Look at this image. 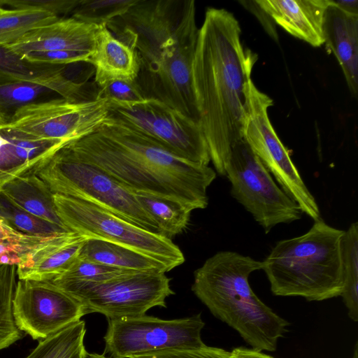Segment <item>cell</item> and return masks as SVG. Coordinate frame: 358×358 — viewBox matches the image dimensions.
<instances>
[{
	"label": "cell",
	"mask_w": 358,
	"mask_h": 358,
	"mask_svg": "<svg viewBox=\"0 0 358 358\" xmlns=\"http://www.w3.org/2000/svg\"><path fill=\"white\" fill-rule=\"evenodd\" d=\"M106 27L135 50L136 82L145 99L162 101L199 124L192 84L199 34L195 1L137 0Z\"/></svg>",
	"instance_id": "6da1fadb"
},
{
	"label": "cell",
	"mask_w": 358,
	"mask_h": 358,
	"mask_svg": "<svg viewBox=\"0 0 358 358\" xmlns=\"http://www.w3.org/2000/svg\"><path fill=\"white\" fill-rule=\"evenodd\" d=\"M238 21L224 8H208L192 63L199 124L215 171L225 176L233 145L243 138L246 85L257 55L244 49Z\"/></svg>",
	"instance_id": "7a4b0ae2"
},
{
	"label": "cell",
	"mask_w": 358,
	"mask_h": 358,
	"mask_svg": "<svg viewBox=\"0 0 358 358\" xmlns=\"http://www.w3.org/2000/svg\"><path fill=\"white\" fill-rule=\"evenodd\" d=\"M64 145L133 192L170 199L192 210L208 204L207 189L216 178L211 167L182 159L108 116L96 131Z\"/></svg>",
	"instance_id": "3957f363"
},
{
	"label": "cell",
	"mask_w": 358,
	"mask_h": 358,
	"mask_svg": "<svg viewBox=\"0 0 358 358\" xmlns=\"http://www.w3.org/2000/svg\"><path fill=\"white\" fill-rule=\"evenodd\" d=\"M262 262L233 251H220L194 272L192 290L211 313L236 330L252 348L273 352L289 323L254 293L250 275Z\"/></svg>",
	"instance_id": "277c9868"
},
{
	"label": "cell",
	"mask_w": 358,
	"mask_h": 358,
	"mask_svg": "<svg viewBox=\"0 0 358 358\" xmlns=\"http://www.w3.org/2000/svg\"><path fill=\"white\" fill-rule=\"evenodd\" d=\"M344 233L320 218L304 234L277 242L262 262L272 293L309 301L340 296Z\"/></svg>",
	"instance_id": "5b68a950"
},
{
	"label": "cell",
	"mask_w": 358,
	"mask_h": 358,
	"mask_svg": "<svg viewBox=\"0 0 358 358\" xmlns=\"http://www.w3.org/2000/svg\"><path fill=\"white\" fill-rule=\"evenodd\" d=\"M64 144L58 145L31 170L53 194L87 201L143 229L159 233L134 192L99 167L76 156Z\"/></svg>",
	"instance_id": "8992f818"
},
{
	"label": "cell",
	"mask_w": 358,
	"mask_h": 358,
	"mask_svg": "<svg viewBox=\"0 0 358 358\" xmlns=\"http://www.w3.org/2000/svg\"><path fill=\"white\" fill-rule=\"evenodd\" d=\"M57 213L71 232L120 244L164 264L169 271L182 264L184 255L171 238L143 229L93 203L53 194Z\"/></svg>",
	"instance_id": "52a82bcc"
},
{
	"label": "cell",
	"mask_w": 358,
	"mask_h": 358,
	"mask_svg": "<svg viewBox=\"0 0 358 358\" xmlns=\"http://www.w3.org/2000/svg\"><path fill=\"white\" fill-rule=\"evenodd\" d=\"M162 272H132L99 282L52 280L84 307L86 314L101 313L108 320L145 315L155 306L166 307L174 292Z\"/></svg>",
	"instance_id": "ba28073f"
},
{
	"label": "cell",
	"mask_w": 358,
	"mask_h": 358,
	"mask_svg": "<svg viewBox=\"0 0 358 358\" xmlns=\"http://www.w3.org/2000/svg\"><path fill=\"white\" fill-rule=\"evenodd\" d=\"M108 101V117L182 159L208 166L209 150L199 123L153 99L134 103Z\"/></svg>",
	"instance_id": "9c48e42d"
},
{
	"label": "cell",
	"mask_w": 358,
	"mask_h": 358,
	"mask_svg": "<svg viewBox=\"0 0 358 358\" xmlns=\"http://www.w3.org/2000/svg\"><path fill=\"white\" fill-rule=\"evenodd\" d=\"M225 173L231 183V196L266 233L279 224L301 218L299 205L275 182L243 138L233 145Z\"/></svg>",
	"instance_id": "30bf717a"
},
{
	"label": "cell",
	"mask_w": 358,
	"mask_h": 358,
	"mask_svg": "<svg viewBox=\"0 0 358 358\" xmlns=\"http://www.w3.org/2000/svg\"><path fill=\"white\" fill-rule=\"evenodd\" d=\"M108 113V101H76L64 98L16 108L0 131L27 139L66 143L96 131Z\"/></svg>",
	"instance_id": "8fae6325"
},
{
	"label": "cell",
	"mask_w": 358,
	"mask_h": 358,
	"mask_svg": "<svg viewBox=\"0 0 358 358\" xmlns=\"http://www.w3.org/2000/svg\"><path fill=\"white\" fill-rule=\"evenodd\" d=\"M273 104L272 99L260 91L250 78L246 85L243 138L302 213L314 221L319 220L318 204L270 121L268 110Z\"/></svg>",
	"instance_id": "7c38bea8"
},
{
	"label": "cell",
	"mask_w": 358,
	"mask_h": 358,
	"mask_svg": "<svg viewBox=\"0 0 358 358\" xmlns=\"http://www.w3.org/2000/svg\"><path fill=\"white\" fill-rule=\"evenodd\" d=\"M204 326L200 313L173 320L146 315L108 320L105 352L112 358H131L168 349L202 347Z\"/></svg>",
	"instance_id": "4fadbf2b"
},
{
	"label": "cell",
	"mask_w": 358,
	"mask_h": 358,
	"mask_svg": "<svg viewBox=\"0 0 358 358\" xmlns=\"http://www.w3.org/2000/svg\"><path fill=\"white\" fill-rule=\"evenodd\" d=\"M14 322L34 340H43L80 320L81 303L50 281L17 280L12 301Z\"/></svg>",
	"instance_id": "5bb4252c"
},
{
	"label": "cell",
	"mask_w": 358,
	"mask_h": 358,
	"mask_svg": "<svg viewBox=\"0 0 358 358\" xmlns=\"http://www.w3.org/2000/svg\"><path fill=\"white\" fill-rule=\"evenodd\" d=\"M64 66H57L49 72L28 80L0 85V107L17 108L34 103L40 96L52 92L71 101L96 99L98 87L95 83L78 82L68 78L64 73Z\"/></svg>",
	"instance_id": "9a60e30c"
},
{
	"label": "cell",
	"mask_w": 358,
	"mask_h": 358,
	"mask_svg": "<svg viewBox=\"0 0 358 358\" xmlns=\"http://www.w3.org/2000/svg\"><path fill=\"white\" fill-rule=\"evenodd\" d=\"M99 27L72 17H63L28 32L17 41L5 47L19 57L31 52L47 50H76L92 53Z\"/></svg>",
	"instance_id": "2e32d148"
},
{
	"label": "cell",
	"mask_w": 358,
	"mask_h": 358,
	"mask_svg": "<svg viewBox=\"0 0 358 358\" xmlns=\"http://www.w3.org/2000/svg\"><path fill=\"white\" fill-rule=\"evenodd\" d=\"M255 3L291 35L313 47L324 43L323 22L329 0H260Z\"/></svg>",
	"instance_id": "e0dca14e"
},
{
	"label": "cell",
	"mask_w": 358,
	"mask_h": 358,
	"mask_svg": "<svg viewBox=\"0 0 358 358\" xmlns=\"http://www.w3.org/2000/svg\"><path fill=\"white\" fill-rule=\"evenodd\" d=\"M85 238L67 232L43 241L27 253L17 266L18 279L52 280L76 260Z\"/></svg>",
	"instance_id": "ac0fdd59"
},
{
	"label": "cell",
	"mask_w": 358,
	"mask_h": 358,
	"mask_svg": "<svg viewBox=\"0 0 358 358\" xmlns=\"http://www.w3.org/2000/svg\"><path fill=\"white\" fill-rule=\"evenodd\" d=\"M323 22L324 43L337 59L353 96L358 90V16L349 15L331 0Z\"/></svg>",
	"instance_id": "d6986e66"
},
{
	"label": "cell",
	"mask_w": 358,
	"mask_h": 358,
	"mask_svg": "<svg viewBox=\"0 0 358 358\" xmlns=\"http://www.w3.org/2000/svg\"><path fill=\"white\" fill-rule=\"evenodd\" d=\"M90 64L98 87L115 79L136 80L139 71L135 50L115 37L106 25L99 27Z\"/></svg>",
	"instance_id": "ffe728a7"
},
{
	"label": "cell",
	"mask_w": 358,
	"mask_h": 358,
	"mask_svg": "<svg viewBox=\"0 0 358 358\" xmlns=\"http://www.w3.org/2000/svg\"><path fill=\"white\" fill-rule=\"evenodd\" d=\"M0 191L28 213L69 231L57 213L53 193L31 170L3 185Z\"/></svg>",
	"instance_id": "44dd1931"
},
{
	"label": "cell",
	"mask_w": 358,
	"mask_h": 358,
	"mask_svg": "<svg viewBox=\"0 0 358 358\" xmlns=\"http://www.w3.org/2000/svg\"><path fill=\"white\" fill-rule=\"evenodd\" d=\"M60 144L32 141L0 131V188L31 170Z\"/></svg>",
	"instance_id": "7402d4cb"
},
{
	"label": "cell",
	"mask_w": 358,
	"mask_h": 358,
	"mask_svg": "<svg viewBox=\"0 0 358 358\" xmlns=\"http://www.w3.org/2000/svg\"><path fill=\"white\" fill-rule=\"evenodd\" d=\"M79 257L109 266L139 272L169 271L160 262L135 250L112 242L86 238Z\"/></svg>",
	"instance_id": "603a6c76"
},
{
	"label": "cell",
	"mask_w": 358,
	"mask_h": 358,
	"mask_svg": "<svg viewBox=\"0 0 358 358\" xmlns=\"http://www.w3.org/2000/svg\"><path fill=\"white\" fill-rule=\"evenodd\" d=\"M136 198L158 227L159 234L169 238L182 233L188 226L192 211L182 203L144 192H134Z\"/></svg>",
	"instance_id": "cb8c5ba5"
},
{
	"label": "cell",
	"mask_w": 358,
	"mask_h": 358,
	"mask_svg": "<svg viewBox=\"0 0 358 358\" xmlns=\"http://www.w3.org/2000/svg\"><path fill=\"white\" fill-rule=\"evenodd\" d=\"M343 287L340 296L349 317L358 321V222L345 231L342 243Z\"/></svg>",
	"instance_id": "d4e9b609"
},
{
	"label": "cell",
	"mask_w": 358,
	"mask_h": 358,
	"mask_svg": "<svg viewBox=\"0 0 358 358\" xmlns=\"http://www.w3.org/2000/svg\"><path fill=\"white\" fill-rule=\"evenodd\" d=\"M62 17L40 9H9L8 12L0 15V45H10L28 32Z\"/></svg>",
	"instance_id": "484cf974"
},
{
	"label": "cell",
	"mask_w": 358,
	"mask_h": 358,
	"mask_svg": "<svg viewBox=\"0 0 358 358\" xmlns=\"http://www.w3.org/2000/svg\"><path fill=\"white\" fill-rule=\"evenodd\" d=\"M0 220L15 232L27 236L48 238L71 232L28 213L1 191Z\"/></svg>",
	"instance_id": "4316f807"
},
{
	"label": "cell",
	"mask_w": 358,
	"mask_h": 358,
	"mask_svg": "<svg viewBox=\"0 0 358 358\" xmlns=\"http://www.w3.org/2000/svg\"><path fill=\"white\" fill-rule=\"evenodd\" d=\"M18 278L17 266L0 265V350L22 338L12 312V301Z\"/></svg>",
	"instance_id": "83f0119b"
},
{
	"label": "cell",
	"mask_w": 358,
	"mask_h": 358,
	"mask_svg": "<svg viewBox=\"0 0 358 358\" xmlns=\"http://www.w3.org/2000/svg\"><path fill=\"white\" fill-rule=\"evenodd\" d=\"M137 0H80L71 17L96 26L107 25L126 13Z\"/></svg>",
	"instance_id": "f1b7e54d"
},
{
	"label": "cell",
	"mask_w": 358,
	"mask_h": 358,
	"mask_svg": "<svg viewBox=\"0 0 358 358\" xmlns=\"http://www.w3.org/2000/svg\"><path fill=\"white\" fill-rule=\"evenodd\" d=\"M56 66L28 63L0 45V85L28 80L49 72Z\"/></svg>",
	"instance_id": "f546056e"
},
{
	"label": "cell",
	"mask_w": 358,
	"mask_h": 358,
	"mask_svg": "<svg viewBox=\"0 0 358 358\" xmlns=\"http://www.w3.org/2000/svg\"><path fill=\"white\" fill-rule=\"evenodd\" d=\"M132 272L136 271L109 266L78 257L66 271L52 280L99 282Z\"/></svg>",
	"instance_id": "4dcf8cb0"
},
{
	"label": "cell",
	"mask_w": 358,
	"mask_h": 358,
	"mask_svg": "<svg viewBox=\"0 0 358 358\" xmlns=\"http://www.w3.org/2000/svg\"><path fill=\"white\" fill-rule=\"evenodd\" d=\"M49 238L27 236L18 233L0 238V265L17 266L27 253Z\"/></svg>",
	"instance_id": "1f68e13d"
},
{
	"label": "cell",
	"mask_w": 358,
	"mask_h": 358,
	"mask_svg": "<svg viewBox=\"0 0 358 358\" xmlns=\"http://www.w3.org/2000/svg\"><path fill=\"white\" fill-rule=\"evenodd\" d=\"M92 52L76 50H47L25 53L20 57L37 65L64 66L71 64L90 63Z\"/></svg>",
	"instance_id": "d6a6232c"
},
{
	"label": "cell",
	"mask_w": 358,
	"mask_h": 358,
	"mask_svg": "<svg viewBox=\"0 0 358 358\" xmlns=\"http://www.w3.org/2000/svg\"><path fill=\"white\" fill-rule=\"evenodd\" d=\"M85 322L79 320L66 328L65 336L51 358H86Z\"/></svg>",
	"instance_id": "836d02e7"
},
{
	"label": "cell",
	"mask_w": 358,
	"mask_h": 358,
	"mask_svg": "<svg viewBox=\"0 0 358 358\" xmlns=\"http://www.w3.org/2000/svg\"><path fill=\"white\" fill-rule=\"evenodd\" d=\"M97 98L134 103L145 99L136 80L115 79L98 87Z\"/></svg>",
	"instance_id": "e575fe53"
},
{
	"label": "cell",
	"mask_w": 358,
	"mask_h": 358,
	"mask_svg": "<svg viewBox=\"0 0 358 358\" xmlns=\"http://www.w3.org/2000/svg\"><path fill=\"white\" fill-rule=\"evenodd\" d=\"M80 0H0V6L12 9L34 8L46 10L62 17L73 12Z\"/></svg>",
	"instance_id": "d590c367"
},
{
	"label": "cell",
	"mask_w": 358,
	"mask_h": 358,
	"mask_svg": "<svg viewBox=\"0 0 358 358\" xmlns=\"http://www.w3.org/2000/svg\"><path fill=\"white\" fill-rule=\"evenodd\" d=\"M131 358H230V352L204 345L199 348H180L161 350Z\"/></svg>",
	"instance_id": "8d00e7d4"
},
{
	"label": "cell",
	"mask_w": 358,
	"mask_h": 358,
	"mask_svg": "<svg viewBox=\"0 0 358 358\" xmlns=\"http://www.w3.org/2000/svg\"><path fill=\"white\" fill-rule=\"evenodd\" d=\"M66 328L39 341L36 348L25 358H51L65 336Z\"/></svg>",
	"instance_id": "74e56055"
},
{
	"label": "cell",
	"mask_w": 358,
	"mask_h": 358,
	"mask_svg": "<svg viewBox=\"0 0 358 358\" xmlns=\"http://www.w3.org/2000/svg\"><path fill=\"white\" fill-rule=\"evenodd\" d=\"M262 352L253 348L239 347L234 348L230 352V358H274Z\"/></svg>",
	"instance_id": "f35d334b"
},
{
	"label": "cell",
	"mask_w": 358,
	"mask_h": 358,
	"mask_svg": "<svg viewBox=\"0 0 358 358\" xmlns=\"http://www.w3.org/2000/svg\"><path fill=\"white\" fill-rule=\"evenodd\" d=\"M331 1L342 11L349 15L358 16L357 0H331Z\"/></svg>",
	"instance_id": "ab89813d"
},
{
	"label": "cell",
	"mask_w": 358,
	"mask_h": 358,
	"mask_svg": "<svg viewBox=\"0 0 358 358\" xmlns=\"http://www.w3.org/2000/svg\"><path fill=\"white\" fill-rule=\"evenodd\" d=\"M86 358H112V357H106L103 354V355H99V354H97V353H92V354L88 353V355H87Z\"/></svg>",
	"instance_id": "60d3db41"
},
{
	"label": "cell",
	"mask_w": 358,
	"mask_h": 358,
	"mask_svg": "<svg viewBox=\"0 0 358 358\" xmlns=\"http://www.w3.org/2000/svg\"><path fill=\"white\" fill-rule=\"evenodd\" d=\"M7 121L5 115L0 110V127L5 124Z\"/></svg>",
	"instance_id": "b9f144b4"
},
{
	"label": "cell",
	"mask_w": 358,
	"mask_h": 358,
	"mask_svg": "<svg viewBox=\"0 0 358 358\" xmlns=\"http://www.w3.org/2000/svg\"><path fill=\"white\" fill-rule=\"evenodd\" d=\"M352 358H358V343L356 342Z\"/></svg>",
	"instance_id": "7bdbcfd3"
},
{
	"label": "cell",
	"mask_w": 358,
	"mask_h": 358,
	"mask_svg": "<svg viewBox=\"0 0 358 358\" xmlns=\"http://www.w3.org/2000/svg\"><path fill=\"white\" fill-rule=\"evenodd\" d=\"M9 9L4 8L0 6V15L8 12Z\"/></svg>",
	"instance_id": "ee69618b"
}]
</instances>
